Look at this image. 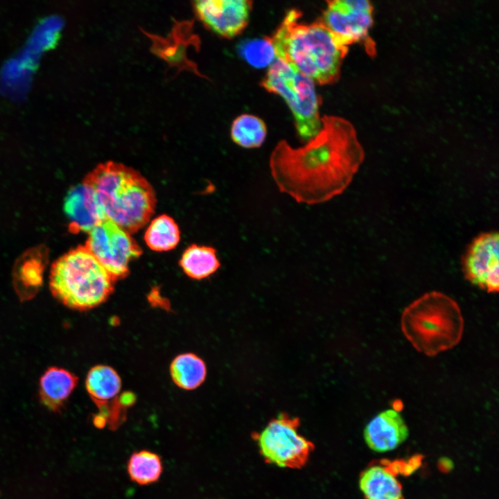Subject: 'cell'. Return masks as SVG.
Returning a JSON list of instances; mask_svg holds the SVG:
<instances>
[{
  "instance_id": "obj_1",
  "label": "cell",
  "mask_w": 499,
  "mask_h": 499,
  "mask_svg": "<svg viewBox=\"0 0 499 499\" xmlns=\"http://www.w3.org/2000/svg\"><path fill=\"white\" fill-rule=\"evenodd\" d=\"M318 134L299 148L278 142L269 159L279 190L298 203L327 202L342 194L362 164L365 153L352 124L333 116L321 118Z\"/></svg>"
},
{
  "instance_id": "obj_2",
  "label": "cell",
  "mask_w": 499,
  "mask_h": 499,
  "mask_svg": "<svg viewBox=\"0 0 499 499\" xmlns=\"http://www.w3.org/2000/svg\"><path fill=\"white\" fill-rule=\"evenodd\" d=\"M299 10H289L271 37L275 57L292 64L319 85L339 77L348 48L342 45L322 20L310 24L298 23Z\"/></svg>"
},
{
  "instance_id": "obj_3",
  "label": "cell",
  "mask_w": 499,
  "mask_h": 499,
  "mask_svg": "<svg viewBox=\"0 0 499 499\" xmlns=\"http://www.w3.org/2000/svg\"><path fill=\"white\" fill-rule=\"evenodd\" d=\"M83 183L93 191L105 218L129 234L146 225L155 212L153 187L139 171L123 164H100Z\"/></svg>"
},
{
  "instance_id": "obj_4",
  "label": "cell",
  "mask_w": 499,
  "mask_h": 499,
  "mask_svg": "<svg viewBox=\"0 0 499 499\" xmlns=\"http://www.w3.org/2000/svg\"><path fill=\"white\" fill-rule=\"evenodd\" d=\"M401 328L417 351L434 356L459 344L464 331V318L453 299L432 291L404 309Z\"/></svg>"
},
{
  "instance_id": "obj_5",
  "label": "cell",
  "mask_w": 499,
  "mask_h": 499,
  "mask_svg": "<svg viewBox=\"0 0 499 499\" xmlns=\"http://www.w3.org/2000/svg\"><path fill=\"white\" fill-rule=\"evenodd\" d=\"M114 282L85 245L55 261L49 277L53 295L66 306L78 310L104 303L114 291Z\"/></svg>"
},
{
  "instance_id": "obj_6",
  "label": "cell",
  "mask_w": 499,
  "mask_h": 499,
  "mask_svg": "<svg viewBox=\"0 0 499 499\" xmlns=\"http://www.w3.org/2000/svg\"><path fill=\"white\" fill-rule=\"evenodd\" d=\"M261 85L284 99L302 141L307 142L318 134L322 127L319 99L313 80L292 64L276 56Z\"/></svg>"
},
{
  "instance_id": "obj_7",
  "label": "cell",
  "mask_w": 499,
  "mask_h": 499,
  "mask_svg": "<svg viewBox=\"0 0 499 499\" xmlns=\"http://www.w3.org/2000/svg\"><path fill=\"white\" fill-rule=\"evenodd\" d=\"M300 420L286 413L272 419L252 437L267 464L281 468L301 469L308 462L314 444L299 432Z\"/></svg>"
},
{
  "instance_id": "obj_8",
  "label": "cell",
  "mask_w": 499,
  "mask_h": 499,
  "mask_svg": "<svg viewBox=\"0 0 499 499\" xmlns=\"http://www.w3.org/2000/svg\"><path fill=\"white\" fill-rule=\"evenodd\" d=\"M85 246L115 281L128 275L130 262L142 254L130 234L107 218L88 233Z\"/></svg>"
},
{
  "instance_id": "obj_9",
  "label": "cell",
  "mask_w": 499,
  "mask_h": 499,
  "mask_svg": "<svg viewBox=\"0 0 499 499\" xmlns=\"http://www.w3.org/2000/svg\"><path fill=\"white\" fill-rule=\"evenodd\" d=\"M322 21L344 46L365 41L374 23V10L367 0L327 1Z\"/></svg>"
},
{
  "instance_id": "obj_10",
  "label": "cell",
  "mask_w": 499,
  "mask_h": 499,
  "mask_svg": "<svg viewBox=\"0 0 499 499\" xmlns=\"http://www.w3.org/2000/svg\"><path fill=\"white\" fill-rule=\"evenodd\" d=\"M465 279L489 293L499 288V236L495 231L483 232L467 245L461 259Z\"/></svg>"
},
{
  "instance_id": "obj_11",
  "label": "cell",
  "mask_w": 499,
  "mask_h": 499,
  "mask_svg": "<svg viewBox=\"0 0 499 499\" xmlns=\"http://www.w3.org/2000/svg\"><path fill=\"white\" fill-rule=\"evenodd\" d=\"M194 21H176L166 37L154 35L142 30L150 39V51L165 61L170 67L175 68L178 73L187 71L206 78L198 69L195 62L189 58V49L194 48L197 51L200 46L199 36L193 31Z\"/></svg>"
},
{
  "instance_id": "obj_12",
  "label": "cell",
  "mask_w": 499,
  "mask_h": 499,
  "mask_svg": "<svg viewBox=\"0 0 499 499\" xmlns=\"http://www.w3.org/2000/svg\"><path fill=\"white\" fill-rule=\"evenodd\" d=\"M192 4L196 17L206 28L222 37L231 38L248 24L252 1L200 0Z\"/></svg>"
},
{
  "instance_id": "obj_13",
  "label": "cell",
  "mask_w": 499,
  "mask_h": 499,
  "mask_svg": "<svg viewBox=\"0 0 499 499\" xmlns=\"http://www.w3.org/2000/svg\"><path fill=\"white\" fill-rule=\"evenodd\" d=\"M409 430L401 414L387 409L374 416L366 425L363 437L372 450L385 453L396 449L408 438Z\"/></svg>"
},
{
  "instance_id": "obj_14",
  "label": "cell",
  "mask_w": 499,
  "mask_h": 499,
  "mask_svg": "<svg viewBox=\"0 0 499 499\" xmlns=\"http://www.w3.org/2000/svg\"><path fill=\"white\" fill-rule=\"evenodd\" d=\"M64 211L73 233H89L105 218L91 189L85 183L71 188L65 198Z\"/></svg>"
},
{
  "instance_id": "obj_15",
  "label": "cell",
  "mask_w": 499,
  "mask_h": 499,
  "mask_svg": "<svg viewBox=\"0 0 499 499\" xmlns=\"http://www.w3.org/2000/svg\"><path fill=\"white\" fill-rule=\"evenodd\" d=\"M77 383V376L69 371L58 367L48 368L40 380L42 403L50 410H60Z\"/></svg>"
},
{
  "instance_id": "obj_16",
  "label": "cell",
  "mask_w": 499,
  "mask_h": 499,
  "mask_svg": "<svg viewBox=\"0 0 499 499\" xmlns=\"http://www.w3.org/2000/svg\"><path fill=\"white\" fill-rule=\"evenodd\" d=\"M359 487L365 499H403L402 487L388 467L372 465L363 471Z\"/></svg>"
},
{
  "instance_id": "obj_17",
  "label": "cell",
  "mask_w": 499,
  "mask_h": 499,
  "mask_svg": "<svg viewBox=\"0 0 499 499\" xmlns=\"http://www.w3.org/2000/svg\"><path fill=\"white\" fill-rule=\"evenodd\" d=\"M85 385L89 396L99 408H102L105 403L118 395L121 388V380L113 368L97 365L89 371Z\"/></svg>"
},
{
  "instance_id": "obj_18",
  "label": "cell",
  "mask_w": 499,
  "mask_h": 499,
  "mask_svg": "<svg viewBox=\"0 0 499 499\" xmlns=\"http://www.w3.org/2000/svg\"><path fill=\"white\" fill-rule=\"evenodd\" d=\"M180 265L189 277L202 279L216 272L220 263L215 248L194 244L184 252Z\"/></svg>"
},
{
  "instance_id": "obj_19",
  "label": "cell",
  "mask_w": 499,
  "mask_h": 499,
  "mask_svg": "<svg viewBox=\"0 0 499 499\" xmlns=\"http://www.w3.org/2000/svg\"><path fill=\"white\" fill-rule=\"evenodd\" d=\"M173 382L180 388L194 389L204 380L207 368L198 356L187 353L176 356L170 367Z\"/></svg>"
},
{
  "instance_id": "obj_20",
  "label": "cell",
  "mask_w": 499,
  "mask_h": 499,
  "mask_svg": "<svg viewBox=\"0 0 499 499\" xmlns=\"http://www.w3.org/2000/svg\"><path fill=\"white\" fill-rule=\"evenodd\" d=\"M127 471L130 479L139 485H149L159 480L163 464L159 455L148 450L134 452L128 459Z\"/></svg>"
},
{
  "instance_id": "obj_21",
  "label": "cell",
  "mask_w": 499,
  "mask_h": 499,
  "mask_svg": "<svg viewBox=\"0 0 499 499\" xmlns=\"http://www.w3.org/2000/svg\"><path fill=\"white\" fill-rule=\"evenodd\" d=\"M180 239L179 227L173 218L168 215H161L152 220L144 234L148 247L156 252L174 249Z\"/></svg>"
},
{
  "instance_id": "obj_22",
  "label": "cell",
  "mask_w": 499,
  "mask_h": 499,
  "mask_svg": "<svg viewBox=\"0 0 499 499\" xmlns=\"http://www.w3.org/2000/svg\"><path fill=\"white\" fill-rule=\"evenodd\" d=\"M230 134L232 141L240 147L259 148L265 139L267 128L260 118L245 114L234 120Z\"/></svg>"
},
{
  "instance_id": "obj_23",
  "label": "cell",
  "mask_w": 499,
  "mask_h": 499,
  "mask_svg": "<svg viewBox=\"0 0 499 499\" xmlns=\"http://www.w3.org/2000/svg\"><path fill=\"white\" fill-rule=\"evenodd\" d=\"M44 259L35 250L28 253L18 263L15 273V283L21 297L33 295L42 283Z\"/></svg>"
},
{
  "instance_id": "obj_24",
  "label": "cell",
  "mask_w": 499,
  "mask_h": 499,
  "mask_svg": "<svg viewBox=\"0 0 499 499\" xmlns=\"http://www.w3.org/2000/svg\"><path fill=\"white\" fill-rule=\"evenodd\" d=\"M238 50L246 62L257 68L270 66L275 58L271 37L243 41L239 44Z\"/></svg>"
}]
</instances>
